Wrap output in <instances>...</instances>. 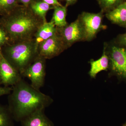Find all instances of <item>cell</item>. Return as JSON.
Masks as SVG:
<instances>
[{"label":"cell","instance_id":"obj_20","mask_svg":"<svg viewBox=\"0 0 126 126\" xmlns=\"http://www.w3.org/2000/svg\"><path fill=\"white\" fill-rule=\"evenodd\" d=\"M117 42L120 46L126 47V32L125 33L120 35L118 36Z\"/></svg>","mask_w":126,"mask_h":126},{"label":"cell","instance_id":"obj_13","mask_svg":"<svg viewBox=\"0 0 126 126\" xmlns=\"http://www.w3.org/2000/svg\"><path fill=\"white\" fill-rule=\"evenodd\" d=\"M106 16L112 23L125 26L126 23V1L107 12Z\"/></svg>","mask_w":126,"mask_h":126},{"label":"cell","instance_id":"obj_12","mask_svg":"<svg viewBox=\"0 0 126 126\" xmlns=\"http://www.w3.org/2000/svg\"><path fill=\"white\" fill-rule=\"evenodd\" d=\"M57 32V28L52 21L43 23L36 32L34 38L38 46L40 43L54 35Z\"/></svg>","mask_w":126,"mask_h":126},{"label":"cell","instance_id":"obj_19","mask_svg":"<svg viewBox=\"0 0 126 126\" xmlns=\"http://www.w3.org/2000/svg\"><path fill=\"white\" fill-rule=\"evenodd\" d=\"M9 43V39L6 32L0 24V47H2Z\"/></svg>","mask_w":126,"mask_h":126},{"label":"cell","instance_id":"obj_17","mask_svg":"<svg viewBox=\"0 0 126 126\" xmlns=\"http://www.w3.org/2000/svg\"><path fill=\"white\" fill-rule=\"evenodd\" d=\"M14 120L8 106L0 104V126H14Z\"/></svg>","mask_w":126,"mask_h":126},{"label":"cell","instance_id":"obj_15","mask_svg":"<svg viewBox=\"0 0 126 126\" xmlns=\"http://www.w3.org/2000/svg\"><path fill=\"white\" fill-rule=\"evenodd\" d=\"M53 14L51 21L56 27L60 28L68 24L66 20L67 7L65 6H55L54 8Z\"/></svg>","mask_w":126,"mask_h":126},{"label":"cell","instance_id":"obj_22","mask_svg":"<svg viewBox=\"0 0 126 126\" xmlns=\"http://www.w3.org/2000/svg\"><path fill=\"white\" fill-rule=\"evenodd\" d=\"M48 4L53 6H63L59 2L58 0H41Z\"/></svg>","mask_w":126,"mask_h":126},{"label":"cell","instance_id":"obj_9","mask_svg":"<svg viewBox=\"0 0 126 126\" xmlns=\"http://www.w3.org/2000/svg\"><path fill=\"white\" fill-rule=\"evenodd\" d=\"M0 68L1 84L5 87L14 86L22 79L18 70L5 58L0 47Z\"/></svg>","mask_w":126,"mask_h":126},{"label":"cell","instance_id":"obj_8","mask_svg":"<svg viewBox=\"0 0 126 126\" xmlns=\"http://www.w3.org/2000/svg\"><path fill=\"white\" fill-rule=\"evenodd\" d=\"M67 49L57 32L53 36L39 45L38 52L39 56L46 60L50 59Z\"/></svg>","mask_w":126,"mask_h":126},{"label":"cell","instance_id":"obj_6","mask_svg":"<svg viewBox=\"0 0 126 126\" xmlns=\"http://www.w3.org/2000/svg\"><path fill=\"white\" fill-rule=\"evenodd\" d=\"M46 59L38 55L34 61L21 74L22 77L28 78L31 85L40 90L44 85L46 77Z\"/></svg>","mask_w":126,"mask_h":126},{"label":"cell","instance_id":"obj_16","mask_svg":"<svg viewBox=\"0 0 126 126\" xmlns=\"http://www.w3.org/2000/svg\"><path fill=\"white\" fill-rule=\"evenodd\" d=\"M18 0H0V15L5 16L10 14L20 5Z\"/></svg>","mask_w":126,"mask_h":126},{"label":"cell","instance_id":"obj_2","mask_svg":"<svg viewBox=\"0 0 126 126\" xmlns=\"http://www.w3.org/2000/svg\"><path fill=\"white\" fill-rule=\"evenodd\" d=\"M45 22L29 7L20 5L10 14L3 16L0 24L7 33L9 43H12L33 38Z\"/></svg>","mask_w":126,"mask_h":126},{"label":"cell","instance_id":"obj_23","mask_svg":"<svg viewBox=\"0 0 126 126\" xmlns=\"http://www.w3.org/2000/svg\"><path fill=\"white\" fill-rule=\"evenodd\" d=\"M35 0H18L19 3H21L25 7H29L30 5Z\"/></svg>","mask_w":126,"mask_h":126},{"label":"cell","instance_id":"obj_7","mask_svg":"<svg viewBox=\"0 0 126 126\" xmlns=\"http://www.w3.org/2000/svg\"><path fill=\"white\" fill-rule=\"evenodd\" d=\"M56 28L57 33L67 48L77 42L86 41L84 31L79 18L70 24Z\"/></svg>","mask_w":126,"mask_h":126},{"label":"cell","instance_id":"obj_14","mask_svg":"<svg viewBox=\"0 0 126 126\" xmlns=\"http://www.w3.org/2000/svg\"><path fill=\"white\" fill-rule=\"evenodd\" d=\"M30 9L36 16L46 22V15L49 10L54 9V6L48 4L41 0H35L29 6Z\"/></svg>","mask_w":126,"mask_h":126},{"label":"cell","instance_id":"obj_1","mask_svg":"<svg viewBox=\"0 0 126 126\" xmlns=\"http://www.w3.org/2000/svg\"><path fill=\"white\" fill-rule=\"evenodd\" d=\"M12 87L8 94V107L16 121H21L37 110L45 109L54 101L51 97L33 87L23 79Z\"/></svg>","mask_w":126,"mask_h":126},{"label":"cell","instance_id":"obj_21","mask_svg":"<svg viewBox=\"0 0 126 126\" xmlns=\"http://www.w3.org/2000/svg\"><path fill=\"white\" fill-rule=\"evenodd\" d=\"M12 90V87H0V96L3 95L9 94Z\"/></svg>","mask_w":126,"mask_h":126},{"label":"cell","instance_id":"obj_27","mask_svg":"<svg viewBox=\"0 0 126 126\" xmlns=\"http://www.w3.org/2000/svg\"><path fill=\"white\" fill-rule=\"evenodd\" d=\"M125 27H126V25H125Z\"/></svg>","mask_w":126,"mask_h":126},{"label":"cell","instance_id":"obj_24","mask_svg":"<svg viewBox=\"0 0 126 126\" xmlns=\"http://www.w3.org/2000/svg\"><path fill=\"white\" fill-rule=\"evenodd\" d=\"M66 1L65 6L68 7L69 6L71 5L75 4L77 1V0H65Z\"/></svg>","mask_w":126,"mask_h":126},{"label":"cell","instance_id":"obj_10","mask_svg":"<svg viewBox=\"0 0 126 126\" xmlns=\"http://www.w3.org/2000/svg\"><path fill=\"white\" fill-rule=\"evenodd\" d=\"M45 109L37 110L21 121L22 126H54L45 113Z\"/></svg>","mask_w":126,"mask_h":126},{"label":"cell","instance_id":"obj_18","mask_svg":"<svg viewBox=\"0 0 126 126\" xmlns=\"http://www.w3.org/2000/svg\"><path fill=\"white\" fill-rule=\"evenodd\" d=\"M101 11L104 12H108L113 10L124 2V0H97Z\"/></svg>","mask_w":126,"mask_h":126},{"label":"cell","instance_id":"obj_25","mask_svg":"<svg viewBox=\"0 0 126 126\" xmlns=\"http://www.w3.org/2000/svg\"><path fill=\"white\" fill-rule=\"evenodd\" d=\"M0 84H1V79L0 73Z\"/></svg>","mask_w":126,"mask_h":126},{"label":"cell","instance_id":"obj_11","mask_svg":"<svg viewBox=\"0 0 126 126\" xmlns=\"http://www.w3.org/2000/svg\"><path fill=\"white\" fill-rule=\"evenodd\" d=\"M90 63L91 68L88 74L91 78L96 79L97 74L101 71H108L109 68V59L104 46L101 57L95 61L91 60Z\"/></svg>","mask_w":126,"mask_h":126},{"label":"cell","instance_id":"obj_5","mask_svg":"<svg viewBox=\"0 0 126 126\" xmlns=\"http://www.w3.org/2000/svg\"><path fill=\"white\" fill-rule=\"evenodd\" d=\"M103 12L99 13L83 12L78 17L85 33L86 41H90L95 38L98 33L107 29L103 24Z\"/></svg>","mask_w":126,"mask_h":126},{"label":"cell","instance_id":"obj_3","mask_svg":"<svg viewBox=\"0 0 126 126\" xmlns=\"http://www.w3.org/2000/svg\"><path fill=\"white\" fill-rule=\"evenodd\" d=\"M2 47L1 48L3 56L21 75L39 55L38 45L34 38L8 43Z\"/></svg>","mask_w":126,"mask_h":126},{"label":"cell","instance_id":"obj_26","mask_svg":"<svg viewBox=\"0 0 126 126\" xmlns=\"http://www.w3.org/2000/svg\"><path fill=\"white\" fill-rule=\"evenodd\" d=\"M122 126H126V122Z\"/></svg>","mask_w":126,"mask_h":126},{"label":"cell","instance_id":"obj_4","mask_svg":"<svg viewBox=\"0 0 126 126\" xmlns=\"http://www.w3.org/2000/svg\"><path fill=\"white\" fill-rule=\"evenodd\" d=\"M109 59V78L115 76L119 82L126 83V48L112 45L107 48L104 45Z\"/></svg>","mask_w":126,"mask_h":126}]
</instances>
